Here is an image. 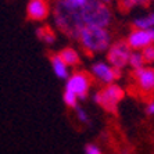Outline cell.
Wrapping results in <instances>:
<instances>
[{
    "label": "cell",
    "mask_w": 154,
    "mask_h": 154,
    "mask_svg": "<svg viewBox=\"0 0 154 154\" xmlns=\"http://www.w3.org/2000/svg\"><path fill=\"white\" fill-rule=\"evenodd\" d=\"M82 7H72L65 3V0H57L54 6V24L60 32L65 33L71 39H76L79 31L85 26Z\"/></svg>",
    "instance_id": "cell-1"
},
{
    "label": "cell",
    "mask_w": 154,
    "mask_h": 154,
    "mask_svg": "<svg viewBox=\"0 0 154 154\" xmlns=\"http://www.w3.org/2000/svg\"><path fill=\"white\" fill-rule=\"evenodd\" d=\"M76 40L79 42L82 50L89 56L108 50L111 36L107 28L100 26H83L78 33Z\"/></svg>",
    "instance_id": "cell-2"
},
{
    "label": "cell",
    "mask_w": 154,
    "mask_h": 154,
    "mask_svg": "<svg viewBox=\"0 0 154 154\" xmlns=\"http://www.w3.org/2000/svg\"><path fill=\"white\" fill-rule=\"evenodd\" d=\"M82 20L85 26L107 28L111 22V11L100 0H88L82 7Z\"/></svg>",
    "instance_id": "cell-3"
},
{
    "label": "cell",
    "mask_w": 154,
    "mask_h": 154,
    "mask_svg": "<svg viewBox=\"0 0 154 154\" xmlns=\"http://www.w3.org/2000/svg\"><path fill=\"white\" fill-rule=\"evenodd\" d=\"M124 89L121 86L115 85V83H110L104 89L99 90L97 93H94L93 99L103 110L107 112H112L115 114L118 110L119 101L124 99Z\"/></svg>",
    "instance_id": "cell-4"
},
{
    "label": "cell",
    "mask_w": 154,
    "mask_h": 154,
    "mask_svg": "<svg viewBox=\"0 0 154 154\" xmlns=\"http://www.w3.org/2000/svg\"><path fill=\"white\" fill-rule=\"evenodd\" d=\"M92 85V75L85 71H75L68 76L65 82V90H69L78 96L79 100H82L88 96Z\"/></svg>",
    "instance_id": "cell-5"
},
{
    "label": "cell",
    "mask_w": 154,
    "mask_h": 154,
    "mask_svg": "<svg viewBox=\"0 0 154 154\" xmlns=\"http://www.w3.org/2000/svg\"><path fill=\"white\" fill-rule=\"evenodd\" d=\"M131 47H129L126 40H118L114 45L108 47L107 50V60L111 67L122 69L126 64H129V57H131Z\"/></svg>",
    "instance_id": "cell-6"
},
{
    "label": "cell",
    "mask_w": 154,
    "mask_h": 154,
    "mask_svg": "<svg viewBox=\"0 0 154 154\" xmlns=\"http://www.w3.org/2000/svg\"><path fill=\"white\" fill-rule=\"evenodd\" d=\"M28 21H46L50 15V4L47 0H29L25 8Z\"/></svg>",
    "instance_id": "cell-7"
},
{
    "label": "cell",
    "mask_w": 154,
    "mask_h": 154,
    "mask_svg": "<svg viewBox=\"0 0 154 154\" xmlns=\"http://www.w3.org/2000/svg\"><path fill=\"white\" fill-rule=\"evenodd\" d=\"M92 75L97 81H100L106 85H110V83H114L115 79L121 78V69L110 67L106 63L99 61V63H94L92 65Z\"/></svg>",
    "instance_id": "cell-8"
},
{
    "label": "cell",
    "mask_w": 154,
    "mask_h": 154,
    "mask_svg": "<svg viewBox=\"0 0 154 154\" xmlns=\"http://www.w3.org/2000/svg\"><path fill=\"white\" fill-rule=\"evenodd\" d=\"M137 89L143 94L153 93L154 92V69L153 68H137L133 69L132 74Z\"/></svg>",
    "instance_id": "cell-9"
},
{
    "label": "cell",
    "mask_w": 154,
    "mask_h": 154,
    "mask_svg": "<svg viewBox=\"0 0 154 154\" xmlns=\"http://www.w3.org/2000/svg\"><path fill=\"white\" fill-rule=\"evenodd\" d=\"M128 42L129 47L131 49H144L146 46L151 45L153 42V36H151V32L149 29H133L131 35L128 36Z\"/></svg>",
    "instance_id": "cell-10"
},
{
    "label": "cell",
    "mask_w": 154,
    "mask_h": 154,
    "mask_svg": "<svg viewBox=\"0 0 154 154\" xmlns=\"http://www.w3.org/2000/svg\"><path fill=\"white\" fill-rule=\"evenodd\" d=\"M49 60L51 64V69H53L54 75L58 79H68L69 72H68V65L60 58L58 53H49Z\"/></svg>",
    "instance_id": "cell-11"
},
{
    "label": "cell",
    "mask_w": 154,
    "mask_h": 154,
    "mask_svg": "<svg viewBox=\"0 0 154 154\" xmlns=\"http://www.w3.org/2000/svg\"><path fill=\"white\" fill-rule=\"evenodd\" d=\"M58 56L68 67H76L81 63V56L74 47H64L58 51Z\"/></svg>",
    "instance_id": "cell-12"
},
{
    "label": "cell",
    "mask_w": 154,
    "mask_h": 154,
    "mask_svg": "<svg viewBox=\"0 0 154 154\" xmlns=\"http://www.w3.org/2000/svg\"><path fill=\"white\" fill-rule=\"evenodd\" d=\"M36 38L45 45H53L56 42V33L49 25L39 26L36 29Z\"/></svg>",
    "instance_id": "cell-13"
},
{
    "label": "cell",
    "mask_w": 154,
    "mask_h": 154,
    "mask_svg": "<svg viewBox=\"0 0 154 154\" xmlns=\"http://www.w3.org/2000/svg\"><path fill=\"white\" fill-rule=\"evenodd\" d=\"M135 28L136 29H151L154 28V14H150L147 17L137 18L135 20Z\"/></svg>",
    "instance_id": "cell-14"
},
{
    "label": "cell",
    "mask_w": 154,
    "mask_h": 154,
    "mask_svg": "<svg viewBox=\"0 0 154 154\" xmlns=\"http://www.w3.org/2000/svg\"><path fill=\"white\" fill-rule=\"evenodd\" d=\"M149 0H119V8L122 11H128L136 6H147Z\"/></svg>",
    "instance_id": "cell-15"
},
{
    "label": "cell",
    "mask_w": 154,
    "mask_h": 154,
    "mask_svg": "<svg viewBox=\"0 0 154 154\" xmlns=\"http://www.w3.org/2000/svg\"><path fill=\"white\" fill-rule=\"evenodd\" d=\"M63 100H64V104L69 108H78V96L74 94L69 90H64L63 93Z\"/></svg>",
    "instance_id": "cell-16"
},
{
    "label": "cell",
    "mask_w": 154,
    "mask_h": 154,
    "mask_svg": "<svg viewBox=\"0 0 154 154\" xmlns=\"http://www.w3.org/2000/svg\"><path fill=\"white\" fill-rule=\"evenodd\" d=\"M129 65L132 67L133 69L142 68L144 65V60L142 53H131V57H129Z\"/></svg>",
    "instance_id": "cell-17"
},
{
    "label": "cell",
    "mask_w": 154,
    "mask_h": 154,
    "mask_svg": "<svg viewBox=\"0 0 154 154\" xmlns=\"http://www.w3.org/2000/svg\"><path fill=\"white\" fill-rule=\"evenodd\" d=\"M142 56H143L144 63H154V46L153 45H149L143 49L142 51Z\"/></svg>",
    "instance_id": "cell-18"
},
{
    "label": "cell",
    "mask_w": 154,
    "mask_h": 154,
    "mask_svg": "<svg viewBox=\"0 0 154 154\" xmlns=\"http://www.w3.org/2000/svg\"><path fill=\"white\" fill-rule=\"evenodd\" d=\"M76 110V118L79 119L81 122H83V124H88L89 122V117H88V114H86L85 111H83L82 108H75Z\"/></svg>",
    "instance_id": "cell-19"
},
{
    "label": "cell",
    "mask_w": 154,
    "mask_h": 154,
    "mask_svg": "<svg viewBox=\"0 0 154 154\" xmlns=\"http://www.w3.org/2000/svg\"><path fill=\"white\" fill-rule=\"evenodd\" d=\"M85 154H103L101 150L94 144H86L85 146Z\"/></svg>",
    "instance_id": "cell-20"
},
{
    "label": "cell",
    "mask_w": 154,
    "mask_h": 154,
    "mask_svg": "<svg viewBox=\"0 0 154 154\" xmlns=\"http://www.w3.org/2000/svg\"><path fill=\"white\" fill-rule=\"evenodd\" d=\"M86 2L88 0H65V3L72 6V7H82Z\"/></svg>",
    "instance_id": "cell-21"
},
{
    "label": "cell",
    "mask_w": 154,
    "mask_h": 154,
    "mask_svg": "<svg viewBox=\"0 0 154 154\" xmlns=\"http://www.w3.org/2000/svg\"><path fill=\"white\" fill-rule=\"evenodd\" d=\"M147 114H150V115H153L154 114V100H151L150 103L147 104Z\"/></svg>",
    "instance_id": "cell-22"
},
{
    "label": "cell",
    "mask_w": 154,
    "mask_h": 154,
    "mask_svg": "<svg viewBox=\"0 0 154 154\" xmlns=\"http://www.w3.org/2000/svg\"><path fill=\"white\" fill-rule=\"evenodd\" d=\"M101 3H104V4H108V3H111L112 0H100Z\"/></svg>",
    "instance_id": "cell-23"
},
{
    "label": "cell",
    "mask_w": 154,
    "mask_h": 154,
    "mask_svg": "<svg viewBox=\"0 0 154 154\" xmlns=\"http://www.w3.org/2000/svg\"><path fill=\"white\" fill-rule=\"evenodd\" d=\"M149 31H150V32H151V36H153V40H154V28L149 29Z\"/></svg>",
    "instance_id": "cell-24"
}]
</instances>
